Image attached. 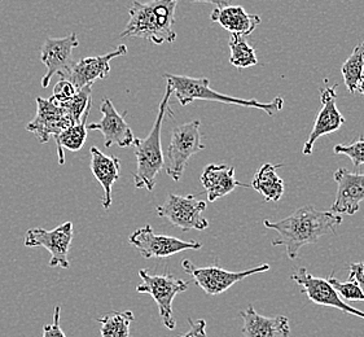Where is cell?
<instances>
[{
    "label": "cell",
    "instance_id": "15",
    "mask_svg": "<svg viewBox=\"0 0 364 337\" xmlns=\"http://www.w3.org/2000/svg\"><path fill=\"white\" fill-rule=\"evenodd\" d=\"M100 112L102 118L100 122L87 124V130H97L104 135L105 147L118 146L119 148L132 147L134 143V132L130 125L124 121V113H119L109 99L102 100Z\"/></svg>",
    "mask_w": 364,
    "mask_h": 337
},
{
    "label": "cell",
    "instance_id": "16",
    "mask_svg": "<svg viewBox=\"0 0 364 337\" xmlns=\"http://www.w3.org/2000/svg\"><path fill=\"white\" fill-rule=\"evenodd\" d=\"M333 179L337 183V193L331 212L354 215L364 200V173H351L341 168L336 170Z\"/></svg>",
    "mask_w": 364,
    "mask_h": 337
},
{
    "label": "cell",
    "instance_id": "22",
    "mask_svg": "<svg viewBox=\"0 0 364 337\" xmlns=\"http://www.w3.org/2000/svg\"><path fill=\"white\" fill-rule=\"evenodd\" d=\"M282 165L264 164L257 170L250 187L262 195L266 203H277L283 198L285 191L284 181L277 176V170Z\"/></svg>",
    "mask_w": 364,
    "mask_h": 337
},
{
    "label": "cell",
    "instance_id": "27",
    "mask_svg": "<svg viewBox=\"0 0 364 337\" xmlns=\"http://www.w3.org/2000/svg\"><path fill=\"white\" fill-rule=\"evenodd\" d=\"M91 87L92 86H85V87L77 90V92L74 94L73 97L68 103L61 105L72 118L73 124L80 122L86 109L90 105H92V97H91L92 90H91Z\"/></svg>",
    "mask_w": 364,
    "mask_h": 337
},
{
    "label": "cell",
    "instance_id": "34",
    "mask_svg": "<svg viewBox=\"0 0 364 337\" xmlns=\"http://www.w3.org/2000/svg\"><path fill=\"white\" fill-rule=\"evenodd\" d=\"M190 1L191 3H208V4H214L217 7H226L230 0H190Z\"/></svg>",
    "mask_w": 364,
    "mask_h": 337
},
{
    "label": "cell",
    "instance_id": "20",
    "mask_svg": "<svg viewBox=\"0 0 364 337\" xmlns=\"http://www.w3.org/2000/svg\"><path fill=\"white\" fill-rule=\"evenodd\" d=\"M90 154H91V171L95 176L96 181L102 184L104 190L102 208L108 210L112 205V187L119 178L121 161L116 156H108L96 147H91Z\"/></svg>",
    "mask_w": 364,
    "mask_h": 337
},
{
    "label": "cell",
    "instance_id": "12",
    "mask_svg": "<svg viewBox=\"0 0 364 337\" xmlns=\"http://www.w3.org/2000/svg\"><path fill=\"white\" fill-rule=\"evenodd\" d=\"M291 279L296 284H299V288L302 289L301 292L306 294L309 300L314 304L321 306L338 309L343 313L364 319V311L346 304L345 300H343L336 292L335 288L329 284L327 279L314 277L307 272L306 267H299L291 274Z\"/></svg>",
    "mask_w": 364,
    "mask_h": 337
},
{
    "label": "cell",
    "instance_id": "19",
    "mask_svg": "<svg viewBox=\"0 0 364 337\" xmlns=\"http://www.w3.org/2000/svg\"><path fill=\"white\" fill-rule=\"evenodd\" d=\"M200 179L208 193V201L210 203L230 195L236 187H250L249 184L239 182L235 178V168L228 165L210 164L205 168Z\"/></svg>",
    "mask_w": 364,
    "mask_h": 337
},
{
    "label": "cell",
    "instance_id": "17",
    "mask_svg": "<svg viewBox=\"0 0 364 337\" xmlns=\"http://www.w3.org/2000/svg\"><path fill=\"white\" fill-rule=\"evenodd\" d=\"M127 53V46L121 44L114 51L102 56H94L75 61L70 73L65 80H69L77 90L85 86H92L96 80H104L110 72V61Z\"/></svg>",
    "mask_w": 364,
    "mask_h": 337
},
{
    "label": "cell",
    "instance_id": "30",
    "mask_svg": "<svg viewBox=\"0 0 364 337\" xmlns=\"http://www.w3.org/2000/svg\"><path fill=\"white\" fill-rule=\"evenodd\" d=\"M75 92H77V88L74 87L73 83L69 80L61 78L53 88V95L51 96V99L61 107L68 103Z\"/></svg>",
    "mask_w": 364,
    "mask_h": 337
},
{
    "label": "cell",
    "instance_id": "29",
    "mask_svg": "<svg viewBox=\"0 0 364 337\" xmlns=\"http://www.w3.org/2000/svg\"><path fill=\"white\" fill-rule=\"evenodd\" d=\"M333 152L336 154L348 156L355 168H360L364 165V138L360 137L357 141H353L350 144H337L333 148Z\"/></svg>",
    "mask_w": 364,
    "mask_h": 337
},
{
    "label": "cell",
    "instance_id": "26",
    "mask_svg": "<svg viewBox=\"0 0 364 337\" xmlns=\"http://www.w3.org/2000/svg\"><path fill=\"white\" fill-rule=\"evenodd\" d=\"M228 46L231 50L230 63L233 66L245 69V68H250V66L258 64L255 48L247 42L245 37L239 36V34H232Z\"/></svg>",
    "mask_w": 364,
    "mask_h": 337
},
{
    "label": "cell",
    "instance_id": "5",
    "mask_svg": "<svg viewBox=\"0 0 364 337\" xmlns=\"http://www.w3.org/2000/svg\"><path fill=\"white\" fill-rule=\"evenodd\" d=\"M141 283L136 287L139 294H151L159 306L161 322L168 328L174 330L176 327L173 316V301L176 294H183L188 289V283L182 279L175 278L171 274L164 275H151L146 269L139 272Z\"/></svg>",
    "mask_w": 364,
    "mask_h": 337
},
{
    "label": "cell",
    "instance_id": "28",
    "mask_svg": "<svg viewBox=\"0 0 364 337\" xmlns=\"http://www.w3.org/2000/svg\"><path fill=\"white\" fill-rule=\"evenodd\" d=\"M329 284L333 287L338 296L345 301H364V292L362 288L358 286L354 282H346L343 283L338 279L335 278V275H329L327 279Z\"/></svg>",
    "mask_w": 364,
    "mask_h": 337
},
{
    "label": "cell",
    "instance_id": "4",
    "mask_svg": "<svg viewBox=\"0 0 364 337\" xmlns=\"http://www.w3.org/2000/svg\"><path fill=\"white\" fill-rule=\"evenodd\" d=\"M164 78L168 81V86L173 88V92L183 107L193 103L195 100H206V102L240 105L247 108H257V109L263 110L269 116H275L277 112L283 109V104H284L283 97L280 96H277L269 103H259L255 99L248 100V99L225 95L211 90L210 81L208 78H193L188 75H175V74H165Z\"/></svg>",
    "mask_w": 364,
    "mask_h": 337
},
{
    "label": "cell",
    "instance_id": "32",
    "mask_svg": "<svg viewBox=\"0 0 364 337\" xmlns=\"http://www.w3.org/2000/svg\"><path fill=\"white\" fill-rule=\"evenodd\" d=\"M348 280L357 283L364 292V261L350 264Z\"/></svg>",
    "mask_w": 364,
    "mask_h": 337
},
{
    "label": "cell",
    "instance_id": "11",
    "mask_svg": "<svg viewBox=\"0 0 364 337\" xmlns=\"http://www.w3.org/2000/svg\"><path fill=\"white\" fill-rule=\"evenodd\" d=\"M129 242L146 260L149 258H166L184 250H198L203 244L197 242H183L178 237L168 235H157L149 225L135 230Z\"/></svg>",
    "mask_w": 364,
    "mask_h": 337
},
{
    "label": "cell",
    "instance_id": "2",
    "mask_svg": "<svg viewBox=\"0 0 364 337\" xmlns=\"http://www.w3.org/2000/svg\"><path fill=\"white\" fill-rule=\"evenodd\" d=\"M178 0L132 1L130 18L121 38H141L154 44L173 43L176 39L173 26Z\"/></svg>",
    "mask_w": 364,
    "mask_h": 337
},
{
    "label": "cell",
    "instance_id": "8",
    "mask_svg": "<svg viewBox=\"0 0 364 337\" xmlns=\"http://www.w3.org/2000/svg\"><path fill=\"white\" fill-rule=\"evenodd\" d=\"M205 209L206 203L197 200L193 195L179 196L170 193L166 201L157 208V214L184 232L191 230L204 231L209 228V220L204 217Z\"/></svg>",
    "mask_w": 364,
    "mask_h": 337
},
{
    "label": "cell",
    "instance_id": "7",
    "mask_svg": "<svg viewBox=\"0 0 364 337\" xmlns=\"http://www.w3.org/2000/svg\"><path fill=\"white\" fill-rule=\"evenodd\" d=\"M182 267L184 272L195 279V283L200 287L205 294L210 296L223 294L228 291L233 284L239 283L241 280L252 277L255 274L269 272V264H263L244 270V272H228L218 266H208V267H198L190 260H184L182 262Z\"/></svg>",
    "mask_w": 364,
    "mask_h": 337
},
{
    "label": "cell",
    "instance_id": "31",
    "mask_svg": "<svg viewBox=\"0 0 364 337\" xmlns=\"http://www.w3.org/2000/svg\"><path fill=\"white\" fill-rule=\"evenodd\" d=\"M60 316H61V308L56 306L53 311V319L50 324H46L43 327V335L42 337H66L65 332L60 326Z\"/></svg>",
    "mask_w": 364,
    "mask_h": 337
},
{
    "label": "cell",
    "instance_id": "18",
    "mask_svg": "<svg viewBox=\"0 0 364 337\" xmlns=\"http://www.w3.org/2000/svg\"><path fill=\"white\" fill-rule=\"evenodd\" d=\"M242 318L241 332L245 337H289L291 324L284 316H263L257 313L253 305L240 311Z\"/></svg>",
    "mask_w": 364,
    "mask_h": 337
},
{
    "label": "cell",
    "instance_id": "21",
    "mask_svg": "<svg viewBox=\"0 0 364 337\" xmlns=\"http://www.w3.org/2000/svg\"><path fill=\"white\" fill-rule=\"evenodd\" d=\"M211 21L218 22L231 34H239L242 37H249L261 25V16L250 15L240 6H226L217 7L210 15Z\"/></svg>",
    "mask_w": 364,
    "mask_h": 337
},
{
    "label": "cell",
    "instance_id": "25",
    "mask_svg": "<svg viewBox=\"0 0 364 337\" xmlns=\"http://www.w3.org/2000/svg\"><path fill=\"white\" fill-rule=\"evenodd\" d=\"M341 73L348 91L350 94H355L364 77V41L358 44L354 51L351 52L349 59L343 63Z\"/></svg>",
    "mask_w": 364,
    "mask_h": 337
},
{
    "label": "cell",
    "instance_id": "6",
    "mask_svg": "<svg viewBox=\"0 0 364 337\" xmlns=\"http://www.w3.org/2000/svg\"><path fill=\"white\" fill-rule=\"evenodd\" d=\"M200 125V121L195 119L176 126L171 132L166 173L175 182L181 181L191 157L205 149V144L201 141Z\"/></svg>",
    "mask_w": 364,
    "mask_h": 337
},
{
    "label": "cell",
    "instance_id": "23",
    "mask_svg": "<svg viewBox=\"0 0 364 337\" xmlns=\"http://www.w3.org/2000/svg\"><path fill=\"white\" fill-rule=\"evenodd\" d=\"M91 107L92 105H90L86 109L80 122L66 127L64 132L58 134V137H55L56 144H58V156L60 165L65 164V149L70 151V152H78L85 146L86 139H87V121Z\"/></svg>",
    "mask_w": 364,
    "mask_h": 337
},
{
    "label": "cell",
    "instance_id": "24",
    "mask_svg": "<svg viewBox=\"0 0 364 337\" xmlns=\"http://www.w3.org/2000/svg\"><path fill=\"white\" fill-rule=\"evenodd\" d=\"M135 321L132 310L113 311L107 316L97 318L100 323L102 337H129L130 326Z\"/></svg>",
    "mask_w": 364,
    "mask_h": 337
},
{
    "label": "cell",
    "instance_id": "1",
    "mask_svg": "<svg viewBox=\"0 0 364 337\" xmlns=\"http://www.w3.org/2000/svg\"><path fill=\"white\" fill-rule=\"evenodd\" d=\"M343 223V217L331 210H318L315 206L304 205L283 220H264L263 225L277 231L272 240L274 247L283 245L289 260H297L299 250L307 244H314L324 235L335 234Z\"/></svg>",
    "mask_w": 364,
    "mask_h": 337
},
{
    "label": "cell",
    "instance_id": "35",
    "mask_svg": "<svg viewBox=\"0 0 364 337\" xmlns=\"http://www.w3.org/2000/svg\"><path fill=\"white\" fill-rule=\"evenodd\" d=\"M358 91L362 94V95L364 96V77L363 80L360 81V83H359V86H358Z\"/></svg>",
    "mask_w": 364,
    "mask_h": 337
},
{
    "label": "cell",
    "instance_id": "13",
    "mask_svg": "<svg viewBox=\"0 0 364 337\" xmlns=\"http://www.w3.org/2000/svg\"><path fill=\"white\" fill-rule=\"evenodd\" d=\"M337 85L331 86L328 80L323 82V87L321 88V110L314 122V127L309 139L302 148L304 156H311L314 151L315 141L332 132H337L346 124V119L343 113L337 108Z\"/></svg>",
    "mask_w": 364,
    "mask_h": 337
},
{
    "label": "cell",
    "instance_id": "3",
    "mask_svg": "<svg viewBox=\"0 0 364 337\" xmlns=\"http://www.w3.org/2000/svg\"><path fill=\"white\" fill-rule=\"evenodd\" d=\"M173 94V88L166 85V92L161 100L157 118L149 135L146 139H134L132 143L136 156V171L134 173V183L136 188L154 190L157 176L165 166V159L161 147V129L166 113H173L168 108V102Z\"/></svg>",
    "mask_w": 364,
    "mask_h": 337
},
{
    "label": "cell",
    "instance_id": "14",
    "mask_svg": "<svg viewBox=\"0 0 364 337\" xmlns=\"http://www.w3.org/2000/svg\"><path fill=\"white\" fill-rule=\"evenodd\" d=\"M70 125H73V121L63 107L55 103L51 97H37V116L26 125V130L46 144L52 137H58Z\"/></svg>",
    "mask_w": 364,
    "mask_h": 337
},
{
    "label": "cell",
    "instance_id": "33",
    "mask_svg": "<svg viewBox=\"0 0 364 337\" xmlns=\"http://www.w3.org/2000/svg\"><path fill=\"white\" fill-rule=\"evenodd\" d=\"M190 322V331L186 332L181 337H208L206 335V322L204 319H198V321H192L188 318Z\"/></svg>",
    "mask_w": 364,
    "mask_h": 337
},
{
    "label": "cell",
    "instance_id": "9",
    "mask_svg": "<svg viewBox=\"0 0 364 337\" xmlns=\"http://www.w3.org/2000/svg\"><path fill=\"white\" fill-rule=\"evenodd\" d=\"M73 242V223L65 222L51 231L43 228H31L25 234V247H42L51 253L50 266L69 269L68 253Z\"/></svg>",
    "mask_w": 364,
    "mask_h": 337
},
{
    "label": "cell",
    "instance_id": "10",
    "mask_svg": "<svg viewBox=\"0 0 364 337\" xmlns=\"http://www.w3.org/2000/svg\"><path fill=\"white\" fill-rule=\"evenodd\" d=\"M80 46L75 33L64 38H50L41 48V60L46 66V74L42 78V87L50 86L52 77L58 74L60 78H66L75 64L74 48Z\"/></svg>",
    "mask_w": 364,
    "mask_h": 337
}]
</instances>
